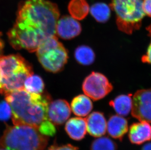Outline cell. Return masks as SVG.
I'll return each mask as SVG.
<instances>
[{"label": "cell", "mask_w": 151, "mask_h": 150, "mask_svg": "<svg viewBox=\"0 0 151 150\" xmlns=\"http://www.w3.org/2000/svg\"><path fill=\"white\" fill-rule=\"evenodd\" d=\"M143 9L145 14L151 17V0L143 1Z\"/></svg>", "instance_id": "484cf974"}, {"label": "cell", "mask_w": 151, "mask_h": 150, "mask_svg": "<svg viewBox=\"0 0 151 150\" xmlns=\"http://www.w3.org/2000/svg\"><path fill=\"white\" fill-rule=\"evenodd\" d=\"M0 93L5 94L24 88V83L33 75L32 67L19 55L0 56Z\"/></svg>", "instance_id": "277c9868"}, {"label": "cell", "mask_w": 151, "mask_h": 150, "mask_svg": "<svg viewBox=\"0 0 151 150\" xmlns=\"http://www.w3.org/2000/svg\"><path fill=\"white\" fill-rule=\"evenodd\" d=\"M48 150H78V148L72 145L66 144L63 145H53L49 148Z\"/></svg>", "instance_id": "d4e9b609"}, {"label": "cell", "mask_w": 151, "mask_h": 150, "mask_svg": "<svg viewBox=\"0 0 151 150\" xmlns=\"http://www.w3.org/2000/svg\"><path fill=\"white\" fill-rule=\"evenodd\" d=\"M4 95L12 108L14 125H27L38 129L43 122L49 119V101L47 96L29 93L24 88Z\"/></svg>", "instance_id": "7a4b0ae2"}, {"label": "cell", "mask_w": 151, "mask_h": 150, "mask_svg": "<svg viewBox=\"0 0 151 150\" xmlns=\"http://www.w3.org/2000/svg\"><path fill=\"white\" fill-rule=\"evenodd\" d=\"M129 139L132 144H142L151 140V125L150 123L140 121L133 123L129 131Z\"/></svg>", "instance_id": "8fae6325"}, {"label": "cell", "mask_w": 151, "mask_h": 150, "mask_svg": "<svg viewBox=\"0 0 151 150\" xmlns=\"http://www.w3.org/2000/svg\"><path fill=\"white\" fill-rule=\"evenodd\" d=\"M0 150H10V149H7V148H6L1 147H0Z\"/></svg>", "instance_id": "f1b7e54d"}, {"label": "cell", "mask_w": 151, "mask_h": 150, "mask_svg": "<svg viewBox=\"0 0 151 150\" xmlns=\"http://www.w3.org/2000/svg\"><path fill=\"white\" fill-rule=\"evenodd\" d=\"M1 71H0V84H1Z\"/></svg>", "instance_id": "f546056e"}, {"label": "cell", "mask_w": 151, "mask_h": 150, "mask_svg": "<svg viewBox=\"0 0 151 150\" xmlns=\"http://www.w3.org/2000/svg\"><path fill=\"white\" fill-rule=\"evenodd\" d=\"M70 107L74 115L84 117L91 112L93 104L89 97L86 95H79L73 98Z\"/></svg>", "instance_id": "9a60e30c"}, {"label": "cell", "mask_w": 151, "mask_h": 150, "mask_svg": "<svg viewBox=\"0 0 151 150\" xmlns=\"http://www.w3.org/2000/svg\"><path fill=\"white\" fill-rule=\"evenodd\" d=\"M39 131L46 136H53L56 133L54 125L49 119L45 121L38 128Z\"/></svg>", "instance_id": "7402d4cb"}, {"label": "cell", "mask_w": 151, "mask_h": 150, "mask_svg": "<svg viewBox=\"0 0 151 150\" xmlns=\"http://www.w3.org/2000/svg\"><path fill=\"white\" fill-rule=\"evenodd\" d=\"M47 136L27 125L7 126L0 140V147L10 150H44Z\"/></svg>", "instance_id": "3957f363"}, {"label": "cell", "mask_w": 151, "mask_h": 150, "mask_svg": "<svg viewBox=\"0 0 151 150\" xmlns=\"http://www.w3.org/2000/svg\"><path fill=\"white\" fill-rule=\"evenodd\" d=\"M81 26L77 20L70 16H64L58 20L56 26L58 35L65 40H70L80 34Z\"/></svg>", "instance_id": "30bf717a"}, {"label": "cell", "mask_w": 151, "mask_h": 150, "mask_svg": "<svg viewBox=\"0 0 151 150\" xmlns=\"http://www.w3.org/2000/svg\"><path fill=\"white\" fill-rule=\"evenodd\" d=\"M86 120L87 132L93 137H99L107 131L106 119L102 113L94 112L88 116Z\"/></svg>", "instance_id": "7c38bea8"}, {"label": "cell", "mask_w": 151, "mask_h": 150, "mask_svg": "<svg viewBox=\"0 0 151 150\" xmlns=\"http://www.w3.org/2000/svg\"><path fill=\"white\" fill-rule=\"evenodd\" d=\"M110 7L116 13L120 31L132 34L140 28L145 15L142 0H111Z\"/></svg>", "instance_id": "5b68a950"}, {"label": "cell", "mask_w": 151, "mask_h": 150, "mask_svg": "<svg viewBox=\"0 0 151 150\" xmlns=\"http://www.w3.org/2000/svg\"><path fill=\"white\" fill-rule=\"evenodd\" d=\"M39 61L47 71H61L67 62V51L55 36L45 40L36 50Z\"/></svg>", "instance_id": "8992f818"}, {"label": "cell", "mask_w": 151, "mask_h": 150, "mask_svg": "<svg viewBox=\"0 0 151 150\" xmlns=\"http://www.w3.org/2000/svg\"><path fill=\"white\" fill-rule=\"evenodd\" d=\"M74 55L77 62L82 65H90L95 60L94 52L90 47L86 45L78 47L75 51Z\"/></svg>", "instance_id": "d6986e66"}, {"label": "cell", "mask_w": 151, "mask_h": 150, "mask_svg": "<svg viewBox=\"0 0 151 150\" xmlns=\"http://www.w3.org/2000/svg\"><path fill=\"white\" fill-rule=\"evenodd\" d=\"M44 88L43 79L37 75H31L24 81V89L29 93L40 94L43 92Z\"/></svg>", "instance_id": "ffe728a7"}, {"label": "cell", "mask_w": 151, "mask_h": 150, "mask_svg": "<svg viewBox=\"0 0 151 150\" xmlns=\"http://www.w3.org/2000/svg\"><path fill=\"white\" fill-rule=\"evenodd\" d=\"M65 130L73 140L79 141L83 139L87 132L85 119L80 117L71 118L67 122Z\"/></svg>", "instance_id": "5bb4252c"}, {"label": "cell", "mask_w": 151, "mask_h": 150, "mask_svg": "<svg viewBox=\"0 0 151 150\" xmlns=\"http://www.w3.org/2000/svg\"><path fill=\"white\" fill-rule=\"evenodd\" d=\"M91 15L99 23H104L108 21L111 16L110 8L103 3H97L93 4L90 9Z\"/></svg>", "instance_id": "ac0fdd59"}, {"label": "cell", "mask_w": 151, "mask_h": 150, "mask_svg": "<svg viewBox=\"0 0 151 150\" xmlns=\"http://www.w3.org/2000/svg\"><path fill=\"white\" fill-rule=\"evenodd\" d=\"M128 130V121L119 115L111 116L107 122V132L114 139L122 140Z\"/></svg>", "instance_id": "4fadbf2b"}, {"label": "cell", "mask_w": 151, "mask_h": 150, "mask_svg": "<svg viewBox=\"0 0 151 150\" xmlns=\"http://www.w3.org/2000/svg\"><path fill=\"white\" fill-rule=\"evenodd\" d=\"M141 150H151V142L146 144L143 146Z\"/></svg>", "instance_id": "4316f807"}, {"label": "cell", "mask_w": 151, "mask_h": 150, "mask_svg": "<svg viewBox=\"0 0 151 150\" xmlns=\"http://www.w3.org/2000/svg\"><path fill=\"white\" fill-rule=\"evenodd\" d=\"M12 116V108L9 103L6 101L0 102V120L6 121Z\"/></svg>", "instance_id": "603a6c76"}, {"label": "cell", "mask_w": 151, "mask_h": 150, "mask_svg": "<svg viewBox=\"0 0 151 150\" xmlns=\"http://www.w3.org/2000/svg\"><path fill=\"white\" fill-rule=\"evenodd\" d=\"M71 112V107L67 101L58 99L49 104L47 117L54 125H61L70 118Z\"/></svg>", "instance_id": "9c48e42d"}, {"label": "cell", "mask_w": 151, "mask_h": 150, "mask_svg": "<svg viewBox=\"0 0 151 150\" xmlns=\"http://www.w3.org/2000/svg\"><path fill=\"white\" fill-rule=\"evenodd\" d=\"M132 94L121 95L110 101L109 105L116 113L121 116H127L131 111L132 107Z\"/></svg>", "instance_id": "2e32d148"}, {"label": "cell", "mask_w": 151, "mask_h": 150, "mask_svg": "<svg viewBox=\"0 0 151 150\" xmlns=\"http://www.w3.org/2000/svg\"><path fill=\"white\" fill-rule=\"evenodd\" d=\"M147 30L148 31V35L151 37V24L147 27ZM141 61L143 63H147L151 64V43L147 50V53L143 56L141 58Z\"/></svg>", "instance_id": "cb8c5ba5"}, {"label": "cell", "mask_w": 151, "mask_h": 150, "mask_svg": "<svg viewBox=\"0 0 151 150\" xmlns=\"http://www.w3.org/2000/svg\"><path fill=\"white\" fill-rule=\"evenodd\" d=\"M117 145L107 136L99 137L91 143L90 150H117Z\"/></svg>", "instance_id": "44dd1931"}, {"label": "cell", "mask_w": 151, "mask_h": 150, "mask_svg": "<svg viewBox=\"0 0 151 150\" xmlns=\"http://www.w3.org/2000/svg\"><path fill=\"white\" fill-rule=\"evenodd\" d=\"M59 16L54 3L27 0L20 6L16 23L7 34L10 44L16 49L36 51L45 40L55 36Z\"/></svg>", "instance_id": "6da1fadb"}, {"label": "cell", "mask_w": 151, "mask_h": 150, "mask_svg": "<svg viewBox=\"0 0 151 150\" xmlns=\"http://www.w3.org/2000/svg\"><path fill=\"white\" fill-rule=\"evenodd\" d=\"M68 9L71 17L77 20L85 18L90 10L88 3L86 0H71Z\"/></svg>", "instance_id": "e0dca14e"}, {"label": "cell", "mask_w": 151, "mask_h": 150, "mask_svg": "<svg viewBox=\"0 0 151 150\" xmlns=\"http://www.w3.org/2000/svg\"><path fill=\"white\" fill-rule=\"evenodd\" d=\"M113 89V85L106 76L100 73L94 72L86 78L82 84L84 94L95 101L105 98Z\"/></svg>", "instance_id": "52a82bcc"}, {"label": "cell", "mask_w": 151, "mask_h": 150, "mask_svg": "<svg viewBox=\"0 0 151 150\" xmlns=\"http://www.w3.org/2000/svg\"><path fill=\"white\" fill-rule=\"evenodd\" d=\"M131 114L140 121L151 123V88L135 92L132 99Z\"/></svg>", "instance_id": "ba28073f"}, {"label": "cell", "mask_w": 151, "mask_h": 150, "mask_svg": "<svg viewBox=\"0 0 151 150\" xmlns=\"http://www.w3.org/2000/svg\"><path fill=\"white\" fill-rule=\"evenodd\" d=\"M4 46V44L3 42V41L2 40L1 37H0V56L1 55L2 52H3V48Z\"/></svg>", "instance_id": "83f0119b"}]
</instances>
